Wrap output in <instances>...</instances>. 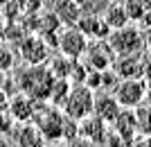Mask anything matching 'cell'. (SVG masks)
Returning a JSON list of instances; mask_svg holds the SVG:
<instances>
[{"label":"cell","instance_id":"cell-7","mask_svg":"<svg viewBox=\"0 0 151 147\" xmlns=\"http://www.w3.org/2000/svg\"><path fill=\"white\" fill-rule=\"evenodd\" d=\"M122 111L120 102L115 100V95L111 93V91H99L97 95H95V104H93V113L99 118V120H104L106 125H111V122L117 118V113Z\"/></svg>","mask_w":151,"mask_h":147},{"label":"cell","instance_id":"cell-2","mask_svg":"<svg viewBox=\"0 0 151 147\" xmlns=\"http://www.w3.org/2000/svg\"><path fill=\"white\" fill-rule=\"evenodd\" d=\"M93 104H95V91L90 86H86V84H77V86H72L68 91L61 109H63L65 118L79 122L93 113Z\"/></svg>","mask_w":151,"mask_h":147},{"label":"cell","instance_id":"cell-9","mask_svg":"<svg viewBox=\"0 0 151 147\" xmlns=\"http://www.w3.org/2000/svg\"><path fill=\"white\" fill-rule=\"evenodd\" d=\"M147 61L142 54H133V57H115L113 59V70L120 77H145Z\"/></svg>","mask_w":151,"mask_h":147},{"label":"cell","instance_id":"cell-8","mask_svg":"<svg viewBox=\"0 0 151 147\" xmlns=\"http://www.w3.org/2000/svg\"><path fill=\"white\" fill-rule=\"evenodd\" d=\"M77 27L88 36V41H93V38H108V34H111V27L106 25V20L101 18L99 14H81L79 20H77Z\"/></svg>","mask_w":151,"mask_h":147},{"label":"cell","instance_id":"cell-14","mask_svg":"<svg viewBox=\"0 0 151 147\" xmlns=\"http://www.w3.org/2000/svg\"><path fill=\"white\" fill-rule=\"evenodd\" d=\"M140 27H145V30H151V9L147 12V16L142 18V23H140Z\"/></svg>","mask_w":151,"mask_h":147},{"label":"cell","instance_id":"cell-3","mask_svg":"<svg viewBox=\"0 0 151 147\" xmlns=\"http://www.w3.org/2000/svg\"><path fill=\"white\" fill-rule=\"evenodd\" d=\"M111 93L115 95L122 109H138L145 102L149 88H147V82L142 77H122L120 82H115Z\"/></svg>","mask_w":151,"mask_h":147},{"label":"cell","instance_id":"cell-5","mask_svg":"<svg viewBox=\"0 0 151 147\" xmlns=\"http://www.w3.org/2000/svg\"><path fill=\"white\" fill-rule=\"evenodd\" d=\"M86 45H88V36L77 25H70L68 30L59 34V50L68 59H81V54L86 52Z\"/></svg>","mask_w":151,"mask_h":147},{"label":"cell","instance_id":"cell-12","mask_svg":"<svg viewBox=\"0 0 151 147\" xmlns=\"http://www.w3.org/2000/svg\"><path fill=\"white\" fill-rule=\"evenodd\" d=\"M124 12L129 16V23H142V18L147 16V12L151 9V0H124Z\"/></svg>","mask_w":151,"mask_h":147},{"label":"cell","instance_id":"cell-10","mask_svg":"<svg viewBox=\"0 0 151 147\" xmlns=\"http://www.w3.org/2000/svg\"><path fill=\"white\" fill-rule=\"evenodd\" d=\"M20 54H23V59H25L27 64H43L45 59H47V48H45V43L41 41V38L32 36L27 38L25 43H23V48H20Z\"/></svg>","mask_w":151,"mask_h":147},{"label":"cell","instance_id":"cell-6","mask_svg":"<svg viewBox=\"0 0 151 147\" xmlns=\"http://www.w3.org/2000/svg\"><path fill=\"white\" fill-rule=\"evenodd\" d=\"M36 125H38L36 129H38V134L43 136V140H61L65 115H63V111H57L54 106H50L43 115L36 118Z\"/></svg>","mask_w":151,"mask_h":147},{"label":"cell","instance_id":"cell-1","mask_svg":"<svg viewBox=\"0 0 151 147\" xmlns=\"http://www.w3.org/2000/svg\"><path fill=\"white\" fill-rule=\"evenodd\" d=\"M108 45L111 50L115 52V57H133V54H145V45H147V38L142 27H135V25H122L117 30H111L108 34Z\"/></svg>","mask_w":151,"mask_h":147},{"label":"cell","instance_id":"cell-15","mask_svg":"<svg viewBox=\"0 0 151 147\" xmlns=\"http://www.w3.org/2000/svg\"><path fill=\"white\" fill-rule=\"evenodd\" d=\"M145 54L149 57V61H151V36L147 38V45H145Z\"/></svg>","mask_w":151,"mask_h":147},{"label":"cell","instance_id":"cell-4","mask_svg":"<svg viewBox=\"0 0 151 147\" xmlns=\"http://www.w3.org/2000/svg\"><path fill=\"white\" fill-rule=\"evenodd\" d=\"M81 59L86 61V66L90 70H106V68L113 66L115 52L111 50L106 38H93V41H88L86 52L81 54Z\"/></svg>","mask_w":151,"mask_h":147},{"label":"cell","instance_id":"cell-13","mask_svg":"<svg viewBox=\"0 0 151 147\" xmlns=\"http://www.w3.org/2000/svg\"><path fill=\"white\" fill-rule=\"evenodd\" d=\"M9 109H18V111H12L16 120H27V118H32V102H29L27 95H16L12 102H9Z\"/></svg>","mask_w":151,"mask_h":147},{"label":"cell","instance_id":"cell-11","mask_svg":"<svg viewBox=\"0 0 151 147\" xmlns=\"http://www.w3.org/2000/svg\"><path fill=\"white\" fill-rule=\"evenodd\" d=\"M101 18L106 20V25L111 27V30H117V27H122V25L129 23L124 5H117V2H108V7L101 12Z\"/></svg>","mask_w":151,"mask_h":147}]
</instances>
